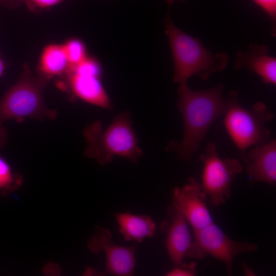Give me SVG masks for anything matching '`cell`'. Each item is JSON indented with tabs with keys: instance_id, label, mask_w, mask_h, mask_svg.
Masks as SVG:
<instances>
[{
	"instance_id": "cell-1",
	"label": "cell",
	"mask_w": 276,
	"mask_h": 276,
	"mask_svg": "<svg viewBox=\"0 0 276 276\" xmlns=\"http://www.w3.org/2000/svg\"><path fill=\"white\" fill-rule=\"evenodd\" d=\"M223 86L219 84L204 90L191 89L187 83L179 84L177 106L183 121V136L177 147V158L191 159L213 123L225 112L226 99Z\"/></svg>"
},
{
	"instance_id": "cell-2",
	"label": "cell",
	"mask_w": 276,
	"mask_h": 276,
	"mask_svg": "<svg viewBox=\"0 0 276 276\" xmlns=\"http://www.w3.org/2000/svg\"><path fill=\"white\" fill-rule=\"evenodd\" d=\"M164 22L174 62V82L187 83L193 76L206 80L212 73L221 72L226 67L228 55L225 53H213L199 39L177 28L171 19L170 11Z\"/></svg>"
},
{
	"instance_id": "cell-3",
	"label": "cell",
	"mask_w": 276,
	"mask_h": 276,
	"mask_svg": "<svg viewBox=\"0 0 276 276\" xmlns=\"http://www.w3.org/2000/svg\"><path fill=\"white\" fill-rule=\"evenodd\" d=\"M83 134L87 143L85 156L96 159L101 166L112 162L117 156L136 163L143 155L128 111L117 115L105 129L101 121L91 123Z\"/></svg>"
},
{
	"instance_id": "cell-4",
	"label": "cell",
	"mask_w": 276,
	"mask_h": 276,
	"mask_svg": "<svg viewBox=\"0 0 276 276\" xmlns=\"http://www.w3.org/2000/svg\"><path fill=\"white\" fill-rule=\"evenodd\" d=\"M49 81L35 77L26 66L16 82L0 101V123L9 120L55 119L57 111L47 107L43 98Z\"/></svg>"
},
{
	"instance_id": "cell-5",
	"label": "cell",
	"mask_w": 276,
	"mask_h": 276,
	"mask_svg": "<svg viewBox=\"0 0 276 276\" xmlns=\"http://www.w3.org/2000/svg\"><path fill=\"white\" fill-rule=\"evenodd\" d=\"M238 96L235 90L229 93L223 123L236 147L245 152L250 146L269 141L270 131L265 124L272 120L274 115L261 102L256 103L250 109L244 108L239 103Z\"/></svg>"
},
{
	"instance_id": "cell-6",
	"label": "cell",
	"mask_w": 276,
	"mask_h": 276,
	"mask_svg": "<svg viewBox=\"0 0 276 276\" xmlns=\"http://www.w3.org/2000/svg\"><path fill=\"white\" fill-rule=\"evenodd\" d=\"M199 159L203 165L201 184L203 198L212 206L224 204L231 197L234 178L243 171L240 162L235 158H220L213 143L207 145Z\"/></svg>"
},
{
	"instance_id": "cell-7",
	"label": "cell",
	"mask_w": 276,
	"mask_h": 276,
	"mask_svg": "<svg viewBox=\"0 0 276 276\" xmlns=\"http://www.w3.org/2000/svg\"><path fill=\"white\" fill-rule=\"evenodd\" d=\"M193 235L194 241L186 256L200 260L211 256L225 264L229 275L232 274L233 262L238 255L255 252L258 248L255 243L232 239L214 223Z\"/></svg>"
},
{
	"instance_id": "cell-8",
	"label": "cell",
	"mask_w": 276,
	"mask_h": 276,
	"mask_svg": "<svg viewBox=\"0 0 276 276\" xmlns=\"http://www.w3.org/2000/svg\"><path fill=\"white\" fill-rule=\"evenodd\" d=\"M112 237L109 230L97 226L94 235L88 242V248L95 254L104 252L106 274L133 275L136 266V247L117 245L112 242Z\"/></svg>"
},
{
	"instance_id": "cell-9",
	"label": "cell",
	"mask_w": 276,
	"mask_h": 276,
	"mask_svg": "<svg viewBox=\"0 0 276 276\" xmlns=\"http://www.w3.org/2000/svg\"><path fill=\"white\" fill-rule=\"evenodd\" d=\"M171 199V204L183 215L193 233L214 223L203 197L201 184L194 178H190L182 188H175Z\"/></svg>"
},
{
	"instance_id": "cell-10",
	"label": "cell",
	"mask_w": 276,
	"mask_h": 276,
	"mask_svg": "<svg viewBox=\"0 0 276 276\" xmlns=\"http://www.w3.org/2000/svg\"><path fill=\"white\" fill-rule=\"evenodd\" d=\"M167 210L168 219L162 223L160 229L167 234L166 245L169 257L177 265L182 263L192 242L188 222L183 215L171 204Z\"/></svg>"
},
{
	"instance_id": "cell-11",
	"label": "cell",
	"mask_w": 276,
	"mask_h": 276,
	"mask_svg": "<svg viewBox=\"0 0 276 276\" xmlns=\"http://www.w3.org/2000/svg\"><path fill=\"white\" fill-rule=\"evenodd\" d=\"M240 157L247 174L254 182H263L274 186L276 182V141L255 146Z\"/></svg>"
},
{
	"instance_id": "cell-12",
	"label": "cell",
	"mask_w": 276,
	"mask_h": 276,
	"mask_svg": "<svg viewBox=\"0 0 276 276\" xmlns=\"http://www.w3.org/2000/svg\"><path fill=\"white\" fill-rule=\"evenodd\" d=\"M234 65L237 70L245 68L255 73L265 84H276V58L269 54L265 44L251 43L246 51H239Z\"/></svg>"
},
{
	"instance_id": "cell-13",
	"label": "cell",
	"mask_w": 276,
	"mask_h": 276,
	"mask_svg": "<svg viewBox=\"0 0 276 276\" xmlns=\"http://www.w3.org/2000/svg\"><path fill=\"white\" fill-rule=\"evenodd\" d=\"M67 82L73 94L90 104L110 109L111 103L100 77L68 73Z\"/></svg>"
},
{
	"instance_id": "cell-14",
	"label": "cell",
	"mask_w": 276,
	"mask_h": 276,
	"mask_svg": "<svg viewBox=\"0 0 276 276\" xmlns=\"http://www.w3.org/2000/svg\"><path fill=\"white\" fill-rule=\"evenodd\" d=\"M114 215L119 225V232L127 241L141 242L154 235L156 225L149 216L128 212L117 213Z\"/></svg>"
},
{
	"instance_id": "cell-15",
	"label": "cell",
	"mask_w": 276,
	"mask_h": 276,
	"mask_svg": "<svg viewBox=\"0 0 276 276\" xmlns=\"http://www.w3.org/2000/svg\"><path fill=\"white\" fill-rule=\"evenodd\" d=\"M70 64L63 44H50L41 53L38 65V76L50 80L51 78L66 75Z\"/></svg>"
},
{
	"instance_id": "cell-16",
	"label": "cell",
	"mask_w": 276,
	"mask_h": 276,
	"mask_svg": "<svg viewBox=\"0 0 276 276\" xmlns=\"http://www.w3.org/2000/svg\"><path fill=\"white\" fill-rule=\"evenodd\" d=\"M63 46L70 64L69 71L87 57L85 45L80 39H70Z\"/></svg>"
},
{
	"instance_id": "cell-17",
	"label": "cell",
	"mask_w": 276,
	"mask_h": 276,
	"mask_svg": "<svg viewBox=\"0 0 276 276\" xmlns=\"http://www.w3.org/2000/svg\"><path fill=\"white\" fill-rule=\"evenodd\" d=\"M70 72L101 78L102 71L100 63L96 60L87 57L74 66L68 73Z\"/></svg>"
},
{
	"instance_id": "cell-18",
	"label": "cell",
	"mask_w": 276,
	"mask_h": 276,
	"mask_svg": "<svg viewBox=\"0 0 276 276\" xmlns=\"http://www.w3.org/2000/svg\"><path fill=\"white\" fill-rule=\"evenodd\" d=\"M16 179L9 164L0 156V190L10 189Z\"/></svg>"
},
{
	"instance_id": "cell-19",
	"label": "cell",
	"mask_w": 276,
	"mask_h": 276,
	"mask_svg": "<svg viewBox=\"0 0 276 276\" xmlns=\"http://www.w3.org/2000/svg\"><path fill=\"white\" fill-rule=\"evenodd\" d=\"M268 15L272 22L271 34H276V0H253Z\"/></svg>"
},
{
	"instance_id": "cell-20",
	"label": "cell",
	"mask_w": 276,
	"mask_h": 276,
	"mask_svg": "<svg viewBox=\"0 0 276 276\" xmlns=\"http://www.w3.org/2000/svg\"><path fill=\"white\" fill-rule=\"evenodd\" d=\"M168 272L166 275L168 276H193L196 273V263H191L188 265L181 263Z\"/></svg>"
},
{
	"instance_id": "cell-21",
	"label": "cell",
	"mask_w": 276,
	"mask_h": 276,
	"mask_svg": "<svg viewBox=\"0 0 276 276\" xmlns=\"http://www.w3.org/2000/svg\"><path fill=\"white\" fill-rule=\"evenodd\" d=\"M66 0H29L28 7L30 9L34 7L44 9L58 5Z\"/></svg>"
},
{
	"instance_id": "cell-22",
	"label": "cell",
	"mask_w": 276,
	"mask_h": 276,
	"mask_svg": "<svg viewBox=\"0 0 276 276\" xmlns=\"http://www.w3.org/2000/svg\"><path fill=\"white\" fill-rule=\"evenodd\" d=\"M8 131L6 127L0 123V149L5 146L8 141Z\"/></svg>"
},
{
	"instance_id": "cell-23",
	"label": "cell",
	"mask_w": 276,
	"mask_h": 276,
	"mask_svg": "<svg viewBox=\"0 0 276 276\" xmlns=\"http://www.w3.org/2000/svg\"><path fill=\"white\" fill-rule=\"evenodd\" d=\"M243 269L245 275H255V273L253 271L248 267L246 263L243 264Z\"/></svg>"
},
{
	"instance_id": "cell-24",
	"label": "cell",
	"mask_w": 276,
	"mask_h": 276,
	"mask_svg": "<svg viewBox=\"0 0 276 276\" xmlns=\"http://www.w3.org/2000/svg\"><path fill=\"white\" fill-rule=\"evenodd\" d=\"M5 69V63L3 60L2 59V58H1V57L0 56V77H1L3 75Z\"/></svg>"
},
{
	"instance_id": "cell-25",
	"label": "cell",
	"mask_w": 276,
	"mask_h": 276,
	"mask_svg": "<svg viewBox=\"0 0 276 276\" xmlns=\"http://www.w3.org/2000/svg\"><path fill=\"white\" fill-rule=\"evenodd\" d=\"M169 7H171L175 0H166Z\"/></svg>"
},
{
	"instance_id": "cell-26",
	"label": "cell",
	"mask_w": 276,
	"mask_h": 276,
	"mask_svg": "<svg viewBox=\"0 0 276 276\" xmlns=\"http://www.w3.org/2000/svg\"><path fill=\"white\" fill-rule=\"evenodd\" d=\"M16 1L21 2H24L26 3V5H27V6L28 5L29 0H16Z\"/></svg>"
}]
</instances>
